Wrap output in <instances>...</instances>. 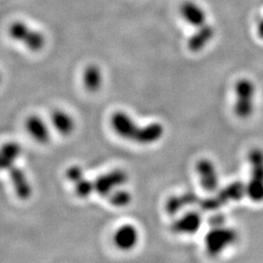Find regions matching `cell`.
Wrapping results in <instances>:
<instances>
[{"instance_id":"cell-1","label":"cell","mask_w":263,"mask_h":263,"mask_svg":"<svg viewBox=\"0 0 263 263\" xmlns=\"http://www.w3.org/2000/svg\"><path fill=\"white\" fill-rule=\"evenodd\" d=\"M110 123L113 130L119 137L139 144L155 143L163 138L165 133L164 126L158 122L142 127L137 126L131 117L123 111L113 113Z\"/></svg>"},{"instance_id":"cell-2","label":"cell","mask_w":263,"mask_h":263,"mask_svg":"<svg viewBox=\"0 0 263 263\" xmlns=\"http://www.w3.org/2000/svg\"><path fill=\"white\" fill-rule=\"evenodd\" d=\"M251 178L246 185V195L254 203L263 202V151L253 148L249 152Z\"/></svg>"},{"instance_id":"cell-3","label":"cell","mask_w":263,"mask_h":263,"mask_svg":"<svg viewBox=\"0 0 263 263\" xmlns=\"http://www.w3.org/2000/svg\"><path fill=\"white\" fill-rule=\"evenodd\" d=\"M246 195V185L241 181H235L217 191L214 196L200 199L199 207L204 212H213L229 204L239 201Z\"/></svg>"},{"instance_id":"cell-4","label":"cell","mask_w":263,"mask_h":263,"mask_svg":"<svg viewBox=\"0 0 263 263\" xmlns=\"http://www.w3.org/2000/svg\"><path fill=\"white\" fill-rule=\"evenodd\" d=\"M237 240L238 234L234 229L224 226H216L205 236V248L208 254L216 256L235 244Z\"/></svg>"},{"instance_id":"cell-5","label":"cell","mask_w":263,"mask_h":263,"mask_svg":"<svg viewBox=\"0 0 263 263\" xmlns=\"http://www.w3.org/2000/svg\"><path fill=\"white\" fill-rule=\"evenodd\" d=\"M8 33L10 37L23 43L25 47L32 52L42 50L46 43V38L42 32L28 27L26 23L21 21H16L10 25Z\"/></svg>"},{"instance_id":"cell-6","label":"cell","mask_w":263,"mask_h":263,"mask_svg":"<svg viewBox=\"0 0 263 263\" xmlns=\"http://www.w3.org/2000/svg\"><path fill=\"white\" fill-rule=\"evenodd\" d=\"M234 112L241 119L252 116L254 109L255 87L250 79H240L235 86Z\"/></svg>"},{"instance_id":"cell-7","label":"cell","mask_w":263,"mask_h":263,"mask_svg":"<svg viewBox=\"0 0 263 263\" xmlns=\"http://www.w3.org/2000/svg\"><path fill=\"white\" fill-rule=\"evenodd\" d=\"M128 175L123 170H113L92 180L94 192L101 196H108L115 189L128 181Z\"/></svg>"},{"instance_id":"cell-8","label":"cell","mask_w":263,"mask_h":263,"mask_svg":"<svg viewBox=\"0 0 263 263\" xmlns=\"http://www.w3.org/2000/svg\"><path fill=\"white\" fill-rule=\"evenodd\" d=\"M200 184L208 192L216 191L219 184V178L215 164L211 160H199L196 165Z\"/></svg>"},{"instance_id":"cell-9","label":"cell","mask_w":263,"mask_h":263,"mask_svg":"<svg viewBox=\"0 0 263 263\" xmlns=\"http://www.w3.org/2000/svg\"><path fill=\"white\" fill-rule=\"evenodd\" d=\"M202 226V216L196 212H188L175 220L172 226V232L180 235H193L197 233Z\"/></svg>"},{"instance_id":"cell-10","label":"cell","mask_w":263,"mask_h":263,"mask_svg":"<svg viewBox=\"0 0 263 263\" xmlns=\"http://www.w3.org/2000/svg\"><path fill=\"white\" fill-rule=\"evenodd\" d=\"M139 231L136 226L126 224L119 227L113 236V242L117 249L127 252L133 250L139 242Z\"/></svg>"},{"instance_id":"cell-11","label":"cell","mask_w":263,"mask_h":263,"mask_svg":"<svg viewBox=\"0 0 263 263\" xmlns=\"http://www.w3.org/2000/svg\"><path fill=\"white\" fill-rule=\"evenodd\" d=\"M179 13L182 19L194 28H199L207 24V14L205 10L191 0H186L181 3Z\"/></svg>"},{"instance_id":"cell-12","label":"cell","mask_w":263,"mask_h":263,"mask_svg":"<svg viewBox=\"0 0 263 263\" xmlns=\"http://www.w3.org/2000/svg\"><path fill=\"white\" fill-rule=\"evenodd\" d=\"M16 195L22 200H28L32 195V186L26 173L18 166H13L7 171Z\"/></svg>"},{"instance_id":"cell-13","label":"cell","mask_w":263,"mask_h":263,"mask_svg":"<svg viewBox=\"0 0 263 263\" xmlns=\"http://www.w3.org/2000/svg\"><path fill=\"white\" fill-rule=\"evenodd\" d=\"M198 29L188 39L187 45L191 52L197 53L207 47L208 44L215 36V29L211 26L205 24Z\"/></svg>"},{"instance_id":"cell-14","label":"cell","mask_w":263,"mask_h":263,"mask_svg":"<svg viewBox=\"0 0 263 263\" xmlns=\"http://www.w3.org/2000/svg\"><path fill=\"white\" fill-rule=\"evenodd\" d=\"M23 148L16 141H8L0 146V172L8 171L16 165L22 155Z\"/></svg>"},{"instance_id":"cell-15","label":"cell","mask_w":263,"mask_h":263,"mask_svg":"<svg viewBox=\"0 0 263 263\" xmlns=\"http://www.w3.org/2000/svg\"><path fill=\"white\" fill-rule=\"evenodd\" d=\"M26 129L30 137L41 144H46L50 141V131L47 124L37 115H31L26 121Z\"/></svg>"},{"instance_id":"cell-16","label":"cell","mask_w":263,"mask_h":263,"mask_svg":"<svg viewBox=\"0 0 263 263\" xmlns=\"http://www.w3.org/2000/svg\"><path fill=\"white\" fill-rule=\"evenodd\" d=\"M199 200L200 198L198 197L196 193L192 191H187L180 195L170 197L168 201L166 202L165 210L169 215L174 216L179 214V212L182 211L184 208L196 205L199 203Z\"/></svg>"},{"instance_id":"cell-17","label":"cell","mask_w":263,"mask_h":263,"mask_svg":"<svg viewBox=\"0 0 263 263\" xmlns=\"http://www.w3.org/2000/svg\"><path fill=\"white\" fill-rule=\"evenodd\" d=\"M104 81V76L101 67L94 64L86 66L83 72V84L89 92H97L101 89Z\"/></svg>"},{"instance_id":"cell-18","label":"cell","mask_w":263,"mask_h":263,"mask_svg":"<svg viewBox=\"0 0 263 263\" xmlns=\"http://www.w3.org/2000/svg\"><path fill=\"white\" fill-rule=\"evenodd\" d=\"M51 121L58 133L63 136H68L76 129V122L73 118L64 110H55L52 113Z\"/></svg>"},{"instance_id":"cell-19","label":"cell","mask_w":263,"mask_h":263,"mask_svg":"<svg viewBox=\"0 0 263 263\" xmlns=\"http://www.w3.org/2000/svg\"><path fill=\"white\" fill-rule=\"evenodd\" d=\"M109 203L116 208L127 207L132 202V194L127 190H116L109 195Z\"/></svg>"},{"instance_id":"cell-20","label":"cell","mask_w":263,"mask_h":263,"mask_svg":"<svg viewBox=\"0 0 263 263\" xmlns=\"http://www.w3.org/2000/svg\"><path fill=\"white\" fill-rule=\"evenodd\" d=\"M223 223H224V218L222 216H214L211 218V226H212V227L224 226Z\"/></svg>"},{"instance_id":"cell-21","label":"cell","mask_w":263,"mask_h":263,"mask_svg":"<svg viewBox=\"0 0 263 263\" xmlns=\"http://www.w3.org/2000/svg\"><path fill=\"white\" fill-rule=\"evenodd\" d=\"M257 34L263 40V20H261L257 26Z\"/></svg>"},{"instance_id":"cell-22","label":"cell","mask_w":263,"mask_h":263,"mask_svg":"<svg viewBox=\"0 0 263 263\" xmlns=\"http://www.w3.org/2000/svg\"><path fill=\"white\" fill-rule=\"evenodd\" d=\"M1 80H2V76L0 74V83H1Z\"/></svg>"}]
</instances>
